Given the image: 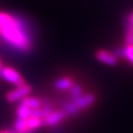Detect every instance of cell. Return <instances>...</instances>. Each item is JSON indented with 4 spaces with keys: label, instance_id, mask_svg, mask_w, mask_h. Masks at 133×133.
I'll list each match as a JSON object with an SVG mask.
<instances>
[{
    "label": "cell",
    "instance_id": "obj_1",
    "mask_svg": "<svg viewBox=\"0 0 133 133\" xmlns=\"http://www.w3.org/2000/svg\"><path fill=\"white\" fill-rule=\"evenodd\" d=\"M1 44L18 55H28L35 48V32L25 17L0 12Z\"/></svg>",
    "mask_w": 133,
    "mask_h": 133
},
{
    "label": "cell",
    "instance_id": "obj_2",
    "mask_svg": "<svg viewBox=\"0 0 133 133\" xmlns=\"http://www.w3.org/2000/svg\"><path fill=\"white\" fill-rule=\"evenodd\" d=\"M43 119L35 116H29L26 118H16L14 124L15 133H29L43 127Z\"/></svg>",
    "mask_w": 133,
    "mask_h": 133
},
{
    "label": "cell",
    "instance_id": "obj_3",
    "mask_svg": "<svg viewBox=\"0 0 133 133\" xmlns=\"http://www.w3.org/2000/svg\"><path fill=\"white\" fill-rule=\"evenodd\" d=\"M0 79L15 85L16 87L24 85L26 83L23 77L20 75V72L15 68L11 67V66H3L1 71H0Z\"/></svg>",
    "mask_w": 133,
    "mask_h": 133
},
{
    "label": "cell",
    "instance_id": "obj_4",
    "mask_svg": "<svg viewBox=\"0 0 133 133\" xmlns=\"http://www.w3.org/2000/svg\"><path fill=\"white\" fill-rule=\"evenodd\" d=\"M30 92H31V87L27 83H25L24 85L17 86L15 89L6 92L5 98L9 103H17V102L22 101L24 97L28 96Z\"/></svg>",
    "mask_w": 133,
    "mask_h": 133
},
{
    "label": "cell",
    "instance_id": "obj_5",
    "mask_svg": "<svg viewBox=\"0 0 133 133\" xmlns=\"http://www.w3.org/2000/svg\"><path fill=\"white\" fill-rule=\"evenodd\" d=\"M71 99H72L74 104L76 105V107L78 108V110L80 112H83L95 104L96 96L92 92H84L82 95H80L76 98H71Z\"/></svg>",
    "mask_w": 133,
    "mask_h": 133
},
{
    "label": "cell",
    "instance_id": "obj_6",
    "mask_svg": "<svg viewBox=\"0 0 133 133\" xmlns=\"http://www.w3.org/2000/svg\"><path fill=\"white\" fill-rule=\"evenodd\" d=\"M67 118H68L67 115H66L60 108L54 109L48 115H46L43 118V125L45 127H56Z\"/></svg>",
    "mask_w": 133,
    "mask_h": 133
},
{
    "label": "cell",
    "instance_id": "obj_7",
    "mask_svg": "<svg viewBox=\"0 0 133 133\" xmlns=\"http://www.w3.org/2000/svg\"><path fill=\"white\" fill-rule=\"evenodd\" d=\"M95 58L98 62H101L108 66H115L118 63V60L115 58V56L112 54V51L106 50V49H98L95 51Z\"/></svg>",
    "mask_w": 133,
    "mask_h": 133
},
{
    "label": "cell",
    "instance_id": "obj_8",
    "mask_svg": "<svg viewBox=\"0 0 133 133\" xmlns=\"http://www.w3.org/2000/svg\"><path fill=\"white\" fill-rule=\"evenodd\" d=\"M75 84V79L70 76H64L58 78L54 82V88L59 91H68Z\"/></svg>",
    "mask_w": 133,
    "mask_h": 133
},
{
    "label": "cell",
    "instance_id": "obj_9",
    "mask_svg": "<svg viewBox=\"0 0 133 133\" xmlns=\"http://www.w3.org/2000/svg\"><path fill=\"white\" fill-rule=\"evenodd\" d=\"M18 105L24 106L30 110H36V109H40L43 106V98L40 97H35V96H26L24 97L22 101L19 102Z\"/></svg>",
    "mask_w": 133,
    "mask_h": 133
},
{
    "label": "cell",
    "instance_id": "obj_10",
    "mask_svg": "<svg viewBox=\"0 0 133 133\" xmlns=\"http://www.w3.org/2000/svg\"><path fill=\"white\" fill-rule=\"evenodd\" d=\"M31 111L32 110H30L24 106L18 105L16 110H15V114H16L17 118H26V117H29L31 115Z\"/></svg>",
    "mask_w": 133,
    "mask_h": 133
},
{
    "label": "cell",
    "instance_id": "obj_11",
    "mask_svg": "<svg viewBox=\"0 0 133 133\" xmlns=\"http://www.w3.org/2000/svg\"><path fill=\"white\" fill-rule=\"evenodd\" d=\"M84 93V88L82 85L80 84H74V86L68 90V94H69V98H76L80 95H82Z\"/></svg>",
    "mask_w": 133,
    "mask_h": 133
},
{
    "label": "cell",
    "instance_id": "obj_12",
    "mask_svg": "<svg viewBox=\"0 0 133 133\" xmlns=\"http://www.w3.org/2000/svg\"><path fill=\"white\" fill-rule=\"evenodd\" d=\"M124 46V59H126L131 65H133V44H125Z\"/></svg>",
    "mask_w": 133,
    "mask_h": 133
},
{
    "label": "cell",
    "instance_id": "obj_13",
    "mask_svg": "<svg viewBox=\"0 0 133 133\" xmlns=\"http://www.w3.org/2000/svg\"><path fill=\"white\" fill-rule=\"evenodd\" d=\"M125 44H133V26L127 22L125 27Z\"/></svg>",
    "mask_w": 133,
    "mask_h": 133
},
{
    "label": "cell",
    "instance_id": "obj_14",
    "mask_svg": "<svg viewBox=\"0 0 133 133\" xmlns=\"http://www.w3.org/2000/svg\"><path fill=\"white\" fill-rule=\"evenodd\" d=\"M126 22L129 23V24H131V25L133 26V12L130 13V14L128 15V17H127V21H126Z\"/></svg>",
    "mask_w": 133,
    "mask_h": 133
},
{
    "label": "cell",
    "instance_id": "obj_15",
    "mask_svg": "<svg viewBox=\"0 0 133 133\" xmlns=\"http://www.w3.org/2000/svg\"><path fill=\"white\" fill-rule=\"evenodd\" d=\"M0 133H15V132L11 130H0Z\"/></svg>",
    "mask_w": 133,
    "mask_h": 133
},
{
    "label": "cell",
    "instance_id": "obj_16",
    "mask_svg": "<svg viewBox=\"0 0 133 133\" xmlns=\"http://www.w3.org/2000/svg\"><path fill=\"white\" fill-rule=\"evenodd\" d=\"M2 67H3V65H2V61H1V59H0V71H1Z\"/></svg>",
    "mask_w": 133,
    "mask_h": 133
}]
</instances>
